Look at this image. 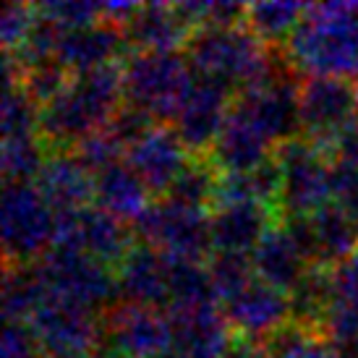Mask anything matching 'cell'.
Returning <instances> with one entry per match:
<instances>
[{
    "label": "cell",
    "mask_w": 358,
    "mask_h": 358,
    "mask_svg": "<svg viewBox=\"0 0 358 358\" xmlns=\"http://www.w3.org/2000/svg\"><path fill=\"white\" fill-rule=\"evenodd\" d=\"M123 105V60L76 73L69 90L40 110L37 136L48 155L71 152L87 136L108 129Z\"/></svg>",
    "instance_id": "1"
},
{
    "label": "cell",
    "mask_w": 358,
    "mask_h": 358,
    "mask_svg": "<svg viewBox=\"0 0 358 358\" xmlns=\"http://www.w3.org/2000/svg\"><path fill=\"white\" fill-rule=\"evenodd\" d=\"M282 52L301 76L358 81V3L306 6V16Z\"/></svg>",
    "instance_id": "2"
},
{
    "label": "cell",
    "mask_w": 358,
    "mask_h": 358,
    "mask_svg": "<svg viewBox=\"0 0 358 358\" xmlns=\"http://www.w3.org/2000/svg\"><path fill=\"white\" fill-rule=\"evenodd\" d=\"M196 84L183 50L129 52L123 60L126 105L141 110L159 126H173Z\"/></svg>",
    "instance_id": "3"
},
{
    "label": "cell",
    "mask_w": 358,
    "mask_h": 358,
    "mask_svg": "<svg viewBox=\"0 0 358 358\" xmlns=\"http://www.w3.org/2000/svg\"><path fill=\"white\" fill-rule=\"evenodd\" d=\"M136 241L155 246L165 257L207 264L215 254L209 233V212L165 196L155 199L134 225Z\"/></svg>",
    "instance_id": "4"
},
{
    "label": "cell",
    "mask_w": 358,
    "mask_h": 358,
    "mask_svg": "<svg viewBox=\"0 0 358 358\" xmlns=\"http://www.w3.org/2000/svg\"><path fill=\"white\" fill-rule=\"evenodd\" d=\"M3 267L40 262L55 243V215L34 183L3 189Z\"/></svg>",
    "instance_id": "5"
},
{
    "label": "cell",
    "mask_w": 358,
    "mask_h": 358,
    "mask_svg": "<svg viewBox=\"0 0 358 358\" xmlns=\"http://www.w3.org/2000/svg\"><path fill=\"white\" fill-rule=\"evenodd\" d=\"M275 159L282 170L280 189V222L308 220L332 201L329 191V159L306 141L296 136L275 147Z\"/></svg>",
    "instance_id": "6"
},
{
    "label": "cell",
    "mask_w": 358,
    "mask_h": 358,
    "mask_svg": "<svg viewBox=\"0 0 358 358\" xmlns=\"http://www.w3.org/2000/svg\"><path fill=\"white\" fill-rule=\"evenodd\" d=\"M100 319L105 358H170L173 324L165 308L115 301Z\"/></svg>",
    "instance_id": "7"
},
{
    "label": "cell",
    "mask_w": 358,
    "mask_h": 358,
    "mask_svg": "<svg viewBox=\"0 0 358 358\" xmlns=\"http://www.w3.org/2000/svg\"><path fill=\"white\" fill-rule=\"evenodd\" d=\"M358 115V81L343 76H301V136L324 157L343 129Z\"/></svg>",
    "instance_id": "8"
},
{
    "label": "cell",
    "mask_w": 358,
    "mask_h": 358,
    "mask_svg": "<svg viewBox=\"0 0 358 358\" xmlns=\"http://www.w3.org/2000/svg\"><path fill=\"white\" fill-rule=\"evenodd\" d=\"M34 267L50 290L63 293L94 311H105L120 301L115 272L79 249L52 246L40 262H34Z\"/></svg>",
    "instance_id": "9"
},
{
    "label": "cell",
    "mask_w": 358,
    "mask_h": 358,
    "mask_svg": "<svg viewBox=\"0 0 358 358\" xmlns=\"http://www.w3.org/2000/svg\"><path fill=\"white\" fill-rule=\"evenodd\" d=\"M48 356L102 350V319L100 311L84 306L79 301L50 290L34 317L27 322Z\"/></svg>",
    "instance_id": "10"
},
{
    "label": "cell",
    "mask_w": 358,
    "mask_h": 358,
    "mask_svg": "<svg viewBox=\"0 0 358 358\" xmlns=\"http://www.w3.org/2000/svg\"><path fill=\"white\" fill-rule=\"evenodd\" d=\"M52 246L79 249L115 272L129 257V251L136 246V233L129 222L92 204L79 215H55Z\"/></svg>",
    "instance_id": "11"
},
{
    "label": "cell",
    "mask_w": 358,
    "mask_h": 358,
    "mask_svg": "<svg viewBox=\"0 0 358 358\" xmlns=\"http://www.w3.org/2000/svg\"><path fill=\"white\" fill-rule=\"evenodd\" d=\"M236 90L228 81L215 79V76H199L194 92L186 100L180 115L173 123V131L178 134L183 150L189 152V157H209L215 150L220 131L225 126V118L230 113Z\"/></svg>",
    "instance_id": "12"
},
{
    "label": "cell",
    "mask_w": 358,
    "mask_h": 358,
    "mask_svg": "<svg viewBox=\"0 0 358 358\" xmlns=\"http://www.w3.org/2000/svg\"><path fill=\"white\" fill-rule=\"evenodd\" d=\"M189 152L183 150L173 126H159V123L126 150V162L139 176L144 189L150 191L152 201L168 196L180 173L189 165Z\"/></svg>",
    "instance_id": "13"
},
{
    "label": "cell",
    "mask_w": 358,
    "mask_h": 358,
    "mask_svg": "<svg viewBox=\"0 0 358 358\" xmlns=\"http://www.w3.org/2000/svg\"><path fill=\"white\" fill-rule=\"evenodd\" d=\"M272 155H275L272 141L262 134V129L254 123V118L246 113V108H241L236 97H233L225 126L220 131L215 150L209 155L215 168L222 176H251Z\"/></svg>",
    "instance_id": "14"
},
{
    "label": "cell",
    "mask_w": 358,
    "mask_h": 358,
    "mask_svg": "<svg viewBox=\"0 0 358 358\" xmlns=\"http://www.w3.org/2000/svg\"><path fill=\"white\" fill-rule=\"evenodd\" d=\"M173 324L170 358H225L233 332L222 306L168 308Z\"/></svg>",
    "instance_id": "15"
},
{
    "label": "cell",
    "mask_w": 358,
    "mask_h": 358,
    "mask_svg": "<svg viewBox=\"0 0 358 358\" xmlns=\"http://www.w3.org/2000/svg\"><path fill=\"white\" fill-rule=\"evenodd\" d=\"M272 225H280L275 209L257 199L233 201L222 204L209 212V233L212 246L220 254H243L251 257V251L259 246Z\"/></svg>",
    "instance_id": "16"
},
{
    "label": "cell",
    "mask_w": 358,
    "mask_h": 358,
    "mask_svg": "<svg viewBox=\"0 0 358 358\" xmlns=\"http://www.w3.org/2000/svg\"><path fill=\"white\" fill-rule=\"evenodd\" d=\"M120 301L136 306L165 308L170 306V262L155 246L136 241L123 264L115 269Z\"/></svg>",
    "instance_id": "17"
},
{
    "label": "cell",
    "mask_w": 358,
    "mask_h": 358,
    "mask_svg": "<svg viewBox=\"0 0 358 358\" xmlns=\"http://www.w3.org/2000/svg\"><path fill=\"white\" fill-rule=\"evenodd\" d=\"M222 314L228 319L233 335L251 343H262L269 332H275L293 319V303L290 296L254 280L238 299L222 306Z\"/></svg>",
    "instance_id": "18"
},
{
    "label": "cell",
    "mask_w": 358,
    "mask_h": 358,
    "mask_svg": "<svg viewBox=\"0 0 358 358\" xmlns=\"http://www.w3.org/2000/svg\"><path fill=\"white\" fill-rule=\"evenodd\" d=\"M129 52L126 31L102 19L84 29L63 31L58 45V63L76 76L108 63H120Z\"/></svg>",
    "instance_id": "19"
},
{
    "label": "cell",
    "mask_w": 358,
    "mask_h": 358,
    "mask_svg": "<svg viewBox=\"0 0 358 358\" xmlns=\"http://www.w3.org/2000/svg\"><path fill=\"white\" fill-rule=\"evenodd\" d=\"M34 186L52 215H79L94 204V176L71 152L48 155Z\"/></svg>",
    "instance_id": "20"
},
{
    "label": "cell",
    "mask_w": 358,
    "mask_h": 358,
    "mask_svg": "<svg viewBox=\"0 0 358 358\" xmlns=\"http://www.w3.org/2000/svg\"><path fill=\"white\" fill-rule=\"evenodd\" d=\"M251 267L259 282L285 296H293L308 275L311 264L301 254L296 241L290 238L288 228L280 222V225H272L264 233V238L259 241L257 249L251 251Z\"/></svg>",
    "instance_id": "21"
},
{
    "label": "cell",
    "mask_w": 358,
    "mask_h": 358,
    "mask_svg": "<svg viewBox=\"0 0 358 358\" xmlns=\"http://www.w3.org/2000/svg\"><path fill=\"white\" fill-rule=\"evenodd\" d=\"M131 52H170L183 50L191 29L178 16L173 3H141L139 13L126 27Z\"/></svg>",
    "instance_id": "22"
},
{
    "label": "cell",
    "mask_w": 358,
    "mask_h": 358,
    "mask_svg": "<svg viewBox=\"0 0 358 358\" xmlns=\"http://www.w3.org/2000/svg\"><path fill=\"white\" fill-rule=\"evenodd\" d=\"M94 204L134 225L152 204V196L144 189L139 176L123 159L118 165L102 170L100 176H94Z\"/></svg>",
    "instance_id": "23"
},
{
    "label": "cell",
    "mask_w": 358,
    "mask_h": 358,
    "mask_svg": "<svg viewBox=\"0 0 358 358\" xmlns=\"http://www.w3.org/2000/svg\"><path fill=\"white\" fill-rule=\"evenodd\" d=\"M308 222L317 243V267H340L358 251V220L335 201L319 209Z\"/></svg>",
    "instance_id": "24"
},
{
    "label": "cell",
    "mask_w": 358,
    "mask_h": 358,
    "mask_svg": "<svg viewBox=\"0 0 358 358\" xmlns=\"http://www.w3.org/2000/svg\"><path fill=\"white\" fill-rule=\"evenodd\" d=\"M303 16L306 6L301 3H246L243 27L267 48L282 50V45L299 29Z\"/></svg>",
    "instance_id": "25"
},
{
    "label": "cell",
    "mask_w": 358,
    "mask_h": 358,
    "mask_svg": "<svg viewBox=\"0 0 358 358\" xmlns=\"http://www.w3.org/2000/svg\"><path fill=\"white\" fill-rule=\"evenodd\" d=\"M48 282L34 264L27 267H3V314L6 322H29L34 311L48 299Z\"/></svg>",
    "instance_id": "26"
},
{
    "label": "cell",
    "mask_w": 358,
    "mask_h": 358,
    "mask_svg": "<svg viewBox=\"0 0 358 358\" xmlns=\"http://www.w3.org/2000/svg\"><path fill=\"white\" fill-rule=\"evenodd\" d=\"M170 262V306L168 308H201L220 306L207 264L173 259Z\"/></svg>",
    "instance_id": "27"
},
{
    "label": "cell",
    "mask_w": 358,
    "mask_h": 358,
    "mask_svg": "<svg viewBox=\"0 0 358 358\" xmlns=\"http://www.w3.org/2000/svg\"><path fill=\"white\" fill-rule=\"evenodd\" d=\"M48 162V150L37 134L31 136H16V139H3V186L10 183H34L40 178L42 168Z\"/></svg>",
    "instance_id": "28"
},
{
    "label": "cell",
    "mask_w": 358,
    "mask_h": 358,
    "mask_svg": "<svg viewBox=\"0 0 358 358\" xmlns=\"http://www.w3.org/2000/svg\"><path fill=\"white\" fill-rule=\"evenodd\" d=\"M207 272L212 278L220 306L238 299L241 293L257 280L254 267H251V257H243V254H220V251H215L207 262Z\"/></svg>",
    "instance_id": "29"
},
{
    "label": "cell",
    "mask_w": 358,
    "mask_h": 358,
    "mask_svg": "<svg viewBox=\"0 0 358 358\" xmlns=\"http://www.w3.org/2000/svg\"><path fill=\"white\" fill-rule=\"evenodd\" d=\"M71 79H73V73L69 69H63L58 60H50V63L24 71V90L29 94V100L42 110L69 90Z\"/></svg>",
    "instance_id": "30"
},
{
    "label": "cell",
    "mask_w": 358,
    "mask_h": 358,
    "mask_svg": "<svg viewBox=\"0 0 358 358\" xmlns=\"http://www.w3.org/2000/svg\"><path fill=\"white\" fill-rule=\"evenodd\" d=\"M71 155L79 159L92 176H100L102 170L113 168V165H118V162L126 159V147L105 129V131H97V134L87 136L84 141H79V144L71 150Z\"/></svg>",
    "instance_id": "31"
},
{
    "label": "cell",
    "mask_w": 358,
    "mask_h": 358,
    "mask_svg": "<svg viewBox=\"0 0 358 358\" xmlns=\"http://www.w3.org/2000/svg\"><path fill=\"white\" fill-rule=\"evenodd\" d=\"M42 16L55 21L60 29H84L105 19L102 3H87V0H55V3H34Z\"/></svg>",
    "instance_id": "32"
},
{
    "label": "cell",
    "mask_w": 358,
    "mask_h": 358,
    "mask_svg": "<svg viewBox=\"0 0 358 358\" xmlns=\"http://www.w3.org/2000/svg\"><path fill=\"white\" fill-rule=\"evenodd\" d=\"M37 19L34 3H13L6 0L0 10V40H3V52H19V48L27 42L31 31V24Z\"/></svg>",
    "instance_id": "33"
},
{
    "label": "cell",
    "mask_w": 358,
    "mask_h": 358,
    "mask_svg": "<svg viewBox=\"0 0 358 358\" xmlns=\"http://www.w3.org/2000/svg\"><path fill=\"white\" fill-rule=\"evenodd\" d=\"M329 191L332 201L358 220V165L350 162H329Z\"/></svg>",
    "instance_id": "34"
},
{
    "label": "cell",
    "mask_w": 358,
    "mask_h": 358,
    "mask_svg": "<svg viewBox=\"0 0 358 358\" xmlns=\"http://www.w3.org/2000/svg\"><path fill=\"white\" fill-rule=\"evenodd\" d=\"M0 358H48V353L27 322H6Z\"/></svg>",
    "instance_id": "35"
}]
</instances>
